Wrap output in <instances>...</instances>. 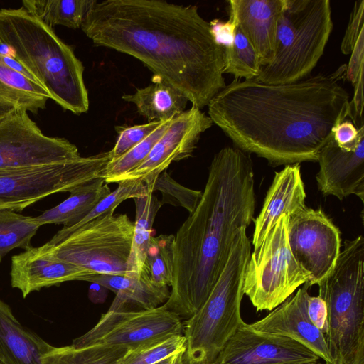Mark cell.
I'll return each instance as SVG.
<instances>
[{"instance_id": "cell-33", "label": "cell", "mask_w": 364, "mask_h": 364, "mask_svg": "<svg viewBox=\"0 0 364 364\" xmlns=\"http://www.w3.org/2000/svg\"><path fill=\"white\" fill-rule=\"evenodd\" d=\"M173 235L152 236L146 251L144 266L153 282L171 287L173 268Z\"/></svg>"}, {"instance_id": "cell-6", "label": "cell", "mask_w": 364, "mask_h": 364, "mask_svg": "<svg viewBox=\"0 0 364 364\" xmlns=\"http://www.w3.org/2000/svg\"><path fill=\"white\" fill-rule=\"evenodd\" d=\"M326 302L325 335L334 364H364V238L346 240L333 271L317 284Z\"/></svg>"}, {"instance_id": "cell-14", "label": "cell", "mask_w": 364, "mask_h": 364, "mask_svg": "<svg viewBox=\"0 0 364 364\" xmlns=\"http://www.w3.org/2000/svg\"><path fill=\"white\" fill-rule=\"evenodd\" d=\"M213 121L200 109L192 106L172 119L166 130L136 168L121 176L122 181H140L149 192L154 193L158 177L174 161L191 156L202 133Z\"/></svg>"}, {"instance_id": "cell-35", "label": "cell", "mask_w": 364, "mask_h": 364, "mask_svg": "<svg viewBox=\"0 0 364 364\" xmlns=\"http://www.w3.org/2000/svg\"><path fill=\"white\" fill-rule=\"evenodd\" d=\"M159 191L162 194L161 205L168 203L181 206L190 213L196 209L202 196L201 191L181 186L166 172H163L156 179L154 186V191Z\"/></svg>"}, {"instance_id": "cell-15", "label": "cell", "mask_w": 364, "mask_h": 364, "mask_svg": "<svg viewBox=\"0 0 364 364\" xmlns=\"http://www.w3.org/2000/svg\"><path fill=\"white\" fill-rule=\"evenodd\" d=\"M319 359L291 338L257 331L245 323L230 337L215 360L220 364H300Z\"/></svg>"}, {"instance_id": "cell-19", "label": "cell", "mask_w": 364, "mask_h": 364, "mask_svg": "<svg viewBox=\"0 0 364 364\" xmlns=\"http://www.w3.org/2000/svg\"><path fill=\"white\" fill-rule=\"evenodd\" d=\"M230 18L254 47L262 67L275 56L277 23L284 0H230Z\"/></svg>"}, {"instance_id": "cell-1", "label": "cell", "mask_w": 364, "mask_h": 364, "mask_svg": "<svg viewBox=\"0 0 364 364\" xmlns=\"http://www.w3.org/2000/svg\"><path fill=\"white\" fill-rule=\"evenodd\" d=\"M346 68L286 84L235 79L210 101L208 116L238 149L272 166L317 161L333 127L350 117Z\"/></svg>"}, {"instance_id": "cell-43", "label": "cell", "mask_w": 364, "mask_h": 364, "mask_svg": "<svg viewBox=\"0 0 364 364\" xmlns=\"http://www.w3.org/2000/svg\"><path fill=\"white\" fill-rule=\"evenodd\" d=\"M185 351L172 355L155 364H186L184 358Z\"/></svg>"}, {"instance_id": "cell-17", "label": "cell", "mask_w": 364, "mask_h": 364, "mask_svg": "<svg viewBox=\"0 0 364 364\" xmlns=\"http://www.w3.org/2000/svg\"><path fill=\"white\" fill-rule=\"evenodd\" d=\"M306 284L262 318L248 324L259 332L282 336L302 344L325 363H331L325 335L309 320L306 306L310 296Z\"/></svg>"}, {"instance_id": "cell-23", "label": "cell", "mask_w": 364, "mask_h": 364, "mask_svg": "<svg viewBox=\"0 0 364 364\" xmlns=\"http://www.w3.org/2000/svg\"><path fill=\"white\" fill-rule=\"evenodd\" d=\"M122 98L134 103L139 114L149 122L172 119L185 111L189 102L182 92L154 75L149 85Z\"/></svg>"}, {"instance_id": "cell-22", "label": "cell", "mask_w": 364, "mask_h": 364, "mask_svg": "<svg viewBox=\"0 0 364 364\" xmlns=\"http://www.w3.org/2000/svg\"><path fill=\"white\" fill-rule=\"evenodd\" d=\"M51 345L24 327L0 299V360L5 364H41Z\"/></svg>"}, {"instance_id": "cell-47", "label": "cell", "mask_w": 364, "mask_h": 364, "mask_svg": "<svg viewBox=\"0 0 364 364\" xmlns=\"http://www.w3.org/2000/svg\"><path fill=\"white\" fill-rule=\"evenodd\" d=\"M0 364H5V363L0 360Z\"/></svg>"}, {"instance_id": "cell-46", "label": "cell", "mask_w": 364, "mask_h": 364, "mask_svg": "<svg viewBox=\"0 0 364 364\" xmlns=\"http://www.w3.org/2000/svg\"><path fill=\"white\" fill-rule=\"evenodd\" d=\"M325 364H334L333 363H325Z\"/></svg>"}, {"instance_id": "cell-5", "label": "cell", "mask_w": 364, "mask_h": 364, "mask_svg": "<svg viewBox=\"0 0 364 364\" xmlns=\"http://www.w3.org/2000/svg\"><path fill=\"white\" fill-rule=\"evenodd\" d=\"M242 228L232 242L226 264L210 295L186 321L185 361L187 364L214 361L230 337L245 323L241 316L244 273L251 243Z\"/></svg>"}, {"instance_id": "cell-28", "label": "cell", "mask_w": 364, "mask_h": 364, "mask_svg": "<svg viewBox=\"0 0 364 364\" xmlns=\"http://www.w3.org/2000/svg\"><path fill=\"white\" fill-rule=\"evenodd\" d=\"M129 350L106 345L85 347L51 346L41 364H118Z\"/></svg>"}, {"instance_id": "cell-48", "label": "cell", "mask_w": 364, "mask_h": 364, "mask_svg": "<svg viewBox=\"0 0 364 364\" xmlns=\"http://www.w3.org/2000/svg\"><path fill=\"white\" fill-rule=\"evenodd\" d=\"M0 44H1V42H0Z\"/></svg>"}, {"instance_id": "cell-18", "label": "cell", "mask_w": 364, "mask_h": 364, "mask_svg": "<svg viewBox=\"0 0 364 364\" xmlns=\"http://www.w3.org/2000/svg\"><path fill=\"white\" fill-rule=\"evenodd\" d=\"M317 161L319 171L316 178L325 196H334L340 200L355 195L364 201V139L350 151L338 146L333 135L321 149Z\"/></svg>"}, {"instance_id": "cell-39", "label": "cell", "mask_w": 364, "mask_h": 364, "mask_svg": "<svg viewBox=\"0 0 364 364\" xmlns=\"http://www.w3.org/2000/svg\"><path fill=\"white\" fill-rule=\"evenodd\" d=\"M351 56L346 65L345 77L354 86L364 69V28L360 35L351 52Z\"/></svg>"}, {"instance_id": "cell-34", "label": "cell", "mask_w": 364, "mask_h": 364, "mask_svg": "<svg viewBox=\"0 0 364 364\" xmlns=\"http://www.w3.org/2000/svg\"><path fill=\"white\" fill-rule=\"evenodd\" d=\"M182 351H186L183 334L173 335L129 350L118 364H155Z\"/></svg>"}, {"instance_id": "cell-13", "label": "cell", "mask_w": 364, "mask_h": 364, "mask_svg": "<svg viewBox=\"0 0 364 364\" xmlns=\"http://www.w3.org/2000/svg\"><path fill=\"white\" fill-rule=\"evenodd\" d=\"M287 235L293 256L310 274L309 287L333 271L341 250V233L321 209L306 206L289 216Z\"/></svg>"}, {"instance_id": "cell-3", "label": "cell", "mask_w": 364, "mask_h": 364, "mask_svg": "<svg viewBox=\"0 0 364 364\" xmlns=\"http://www.w3.org/2000/svg\"><path fill=\"white\" fill-rule=\"evenodd\" d=\"M252 162L227 146L209 167L201 198L174 235L171 290L163 304L191 316L205 301L228 260L234 238L254 220Z\"/></svg>"}, {"instance_id": "cell-41", "label": "cell", "mask_w": 364, "mask_h": 364, "mask_svg": "<svg viewBox=\"0 0 364 364\" xmlns=\"http://www.w3.org/2000/svg\"><path fill=\"white\" fill-rule=\"evenodd\" d=\"M307 314L311 322L324 335L328 331V311L326 302L318 295L309 296L306 306Z\"/></svg>"}, {"instance_id": "cell-21", "label": "cell", "mask_w": 364, "mask_h": 364, "mask_svg": "<svg viewBox=\"0 0 364 364\" xmlns=\"http://www.w3.org/2000/svg\"><path fill=\"white\" fill-rule=\"evenodd\" d=\"M91 282L115 293L109 311H129L132 306L151 309L166 302L170 296L168 287L155 284L144 265L140 274H97Z\"/></svg>"}, {"instance_id": "cell-30", "label": "cell", "mask_w": 364, "mask_h": 364, "mask_svg": "<svg viewBox=\"0 0 364 364\" xmlns=\"http://www.w3.org/2000/svg\"><path fill=\"white\" fill-rule=\"evenodd\" d=\"M261 64L252 43L237 26L233 44L224 48V68L223 73L235 76V79L245 80L257 77Z\"/></svg>"}, {"instance_id": "cell-32", "label": "cell", "mask_w": 364, "mask_h": 364, "mask_svg": "<svg viewBox=\"0 0 364 364\" xmlns=\"http://www.w3.org/2000/svg\"><path fill=\"white\" fill-rule=\"evenodd\" d=\"M172 119L163 121L146 139L119 157L109 160L102 174L106 183H117L118 179L136 168L147 157Z\"/></svg>"}, {"instance_id": "cell-27", "label": "cell", "mask_w": 364, "mask_h": 364, "mask_svg": "<svg viewBox=\"0 0 364 364\" xmlns=\"http://www.w3.org/2000/svg\"><path fill=\"white\" fill-rule=\"evenodd\" d=\"M92 0H23V8L48 26L81 27Z\"/></svg>"}, {"instance_id": "cell-37", "label": "cell", "mask_w": 364, "mask_h": 364, "mask_svg": "<svg viewBox=\"0 0 364 364\" xmlns=\"http://www.w3.org/2000/svg\"><path fill=\"white\" fill-rule=\"evenodd\" d=\"M333 138L338 147L347 151L354 150L364 139V125L358 128L349 119H345L332 129Z\"/></svg>"}, {"instance_id": "cell-20", "label": "cell", "mask_w": 364, "mask_h": 364, "mask_svg": "<svg viewBox=\"0 0 364 364\" xmlns=\"http://www.w3.org/2000/svg\"><path fill=\"white\" fill-rule=\"evenodd\" d=\"M306 197L300 164L286 165L283 169L275 172L263 206L254 219L252 241L254 248L261 244L268 231L282 215L291 216L304 210L306 207Z\"/></svg>"}, {"instance_id": "cell-29", "label": "cell", "mask_w": 364, "mask_h": 364, "mask_svg": "<svg viewBox=\"0 0 364 364\" xmlns=\"http://www.w3.org/2000/svg\"><path fill=\"white\" fill-rule=\"evenodd\" d=\"M117 183L118 187L100 200L83 218L73 225L64 226L48 242L52 245H56L87 223L102 215L114 213L116 208L125 200L141 197L149 193L144 183L140 181L126 180Z\"/></svg>"}, {"instance_id": "cell-36", "label": "cell", "mask_w": 364, "mask_h": 364, "mask_svg": "<svg viewBox=\"0 0 364 364\" xmlns=\"http://www.w3.org/2000/svg\"><path fill=\"white\" fill-rule=\"evenodd\" d=\"M161 122H149L134 126H118V136L113 149L109 151L110 160L115 159L146 139Z\"/></svg>"}, {"instance_id": "cell-10", "label": "cell", "mask_w": 364, "mask_h": 364, "mask_svg": "<svg viewBox=\"0 0 364 364\" xmlns=\"http://www.w3.org/2000/svg\"><path fill=\"white\" fill-rule=\"evenodd\" d=\"M134 229V222L126 214H105L53 245V253L97 274H126Z\"/></svg>"}, {"instance_id": "cell-24", "label": "cell", "mask_w": 364, "mask_h": 364, "mask_svg": "<svg viewBox=\"0 0 364 364\" xmlns=\"http://www.w3.org/2000/svg\"><path fill=\"white\" fill-rule=\"evenodd\" d=\"M110 193L104 178H97L74 190L65 200L34 217L33 220L40 226L50 223L63 224L65 227L73 225Z\"/></svg>"}, {"instance_id": "cell-42", "label": "cell", "mask_w": 364, "mask_h": 364, "mask_svg": "<svg viewBox=\"0 0 364 364\" xmlns=\"http://www.w3.org/2000/svg\"><path fill=\"white\" fill-rule=\"evenodd\" d=\"M0 57H1V60H3V62L6 65H7L9 68H12L15 71H16L22 75H23L24 76L32 80L33 81L38 83V80L34 77V75L23 65H22L20 62H18L13 56L4 55L0 54Z\"/></svg>"}, {"instance_id": "cell-12", "label": "cell", "mask_w": 364, "mask_h": 364, "mask_svg": "<svg viewBox=\"0 0 364 364\" xmlns=\"http://www.w3.org/2000/svg\"><path fill=\"white\" fill-rule=\"evenodd\" d=\"M80 156L68 140L44 134L26 110L14 109L0 116V168L61 163Z\"/></svg>"}, {"instance_id": "cell-25", "label": "cell", "mask_w": 364, "mask_h": 364, "mask_svg": "<svg viewBox=\"0 0 364 364\" xmlns=\"http://www.w3.org/2000/svg\"><path fill=\"white\" fill-rule=\"evenodd\" d=\"M48 99L41 85L9 68L0 57V104L37 114Z\"/></svg>"}, {"instance_id": "cell-26", "label": "cell", "mask_w": 364, "mask_h": 364, "mask_svg": "<svg viewBox=\"0 0 364 364\" xmlns=\"http://www.w3.org/2000/svg\"><path fill=\"white\" fill-rule=\"evenodd\" d=\"M134 200L136 205V219L127 272L131 274H140L152 237L154 220L162 205L151 192L144 196L134 198Z\"/></svg>"}, {"instance_id": "cell-2", "label": "cell", "mask_w": 364, "mask_h": 364, "mask_svg": "<svg viewBox=\"0 0 364 364\" xmlns=\"http://www.w3.org/2000/svg\"><path fill=\"white\" fill-rule=\"evenodd\" d=\"M80 28L96 46L139 60L200 109L226 86L224 48L196 6L92 0Z\"/></svg>"}, {"instance_id": "cell-8", "label": "cell", "mask_w": 364, "mask_h": 364, "mask_svg": "<svg viewBox=\"0 0 364 364\" xmlns=\"http://www.w3.org/2000/svg\"><path fill=\"white\" fill-rule=\"evenodd\" d=\"M289 218L283 215L279 218L247 262L243 292L257 311H272L309 279L310 274L290 250Z\"/></svg>"}, {"instance_id": "cell-38", "label": "cell", "mask_w": 364, "mask_h": 364, "mask_svg": "<svg viewBox=\"0 0 364 364\" xmlns=\"http://www.w3.org/2000/svg\"><path fill=\"white\" fill-rule=\"evenodd\" d=\"M363 14L364 1H356L341 44V50L345 55L351 53L360 31L364 28Z\"/></svg>"}, {"instance_id": "cell-31", "label": "cell", "mask_w": 364, "mask_h": 364, "mask_svg": "<svg viewBox=\"0 0 364 364\" xmlns=\"http://www.w3.org/2000/svg\"><path fill=\"white\" fill-rule=\"evenodd\" d=\"M38 225L33 217L25 216L11 210H0V262L11 250L31 247V240Z\"/></svg>"}, {"instance_id": "cell-45", "label": "cell", "mask_w": 364, "mask_h": 364, "mask_svg": "<svg viewBox=\"0 0 364 364\" xmlns=\"http://www.w3.org/2000/svg\"><path fill=\"white\" fill-rule=\"evenodd\" d=\"M193 364H220V363H219L217 361L214 360V361H213L211 363H193ZM300 364H319V363H318V361H317V362L300 363Z\"/></svg>"}, {"instance_id": "cell-44", "label": "cell", "mask_w": 364, "mask_h": 364, "mask_svg": "<svg viewBox=\"0 0 364 364\" xmlns=\"http://www.w3.org/2000/svg\"><path fill=\"white\" fill-rule=\"evenodd\" d=\"M14 109V108L11 106L0 104V116H2L4 114L8 113L9 112H10L11 110H12Z\"/></svg>"}, {"instance_id": "cell-9", "label": "cell", "mask_w": 364, "mask_h": 364, "mask_svg": "<svg viewBox=\"0 0 364 364\" xmlns=\"http://www.w3.org/2000/svg\"><path fill=\"white\" fill-rule=\"evenodd\" d=\"M109 152L41 166L0 168V210L21 211L49 195L102 178Z\"/></svg>"}, {"instance_id": "cell-16", "label": "cell", "mask_w": 364, "mask_h": 364, "mask_svg": "<svg viewBox=\"0 0 364 364\" xmlns=\"http://www.w3.org/2000/svg\"><path fill=\"white\" fill-rule=\"evenodd\" d=\"M96 274L55 256L53 245L48 242L37 247L31 246L11 258V284L24 298L33 291L65 282H90Z\"/></svg>"}, {"instance_id": "cell-7", "label": "cell", "mask_w": 364, "mask_h": 364, "mask_svg": "<svg viewBox=\"0 0 364 364\" xmlns=\"http://www.w3.org/2000/svg\"><path fill=\"white\" fill-rule=\"evenodd\" d=\"M333 29L328 0H284L273 61L262 67L256 80L294 82L309 76L323 54Z\"/></svg>"}, {"instance_id": "cell-40", "label": "cell", "mask_w": 364, "mask_h": 364, "mask_svg": "<svg viewBox=\"0 0 364 364\" xmlns=\"http://www.w3.org/2000/svg\"><path fill=\"white\" fill-rule=\"evenodd\" d=\"M209 24L210 33L217 44L223 48L232 46L237 28V23L232 18H230L227 21L214 19Z\"/></svg>"}, {"instance_id": "cell-4", "label": "cell", "mask_w": 364, "mask_h": 364, "mask_svg": "<svg viewBox=\"0 0 364 364\" xmlns=\"http://www.w3.org/2000/svg\"><path fill=\"white\" fill-rule=\"evenodd\" d=\"M0 42L62 108L76 114L87 112L82 63L53 28L23 7L1 9Z\"/></svg>"}, {"instance_id": "cell-11", "label": "cell", "mask_w": 364, "mask_h": 364, "mask_svg": "<svg viewBox=\"0 0 364 364\" xmlns=\"http://www.w3.org/2000/svg\"><path fill=\"white\" fill-rule=\"evenodd\" d=\"M180 316L164 305L151 309L107 311L98 322L72 345L85 347L106 345L129 350L156 340L183 334Z\"/></svg>"}]
</instances>
